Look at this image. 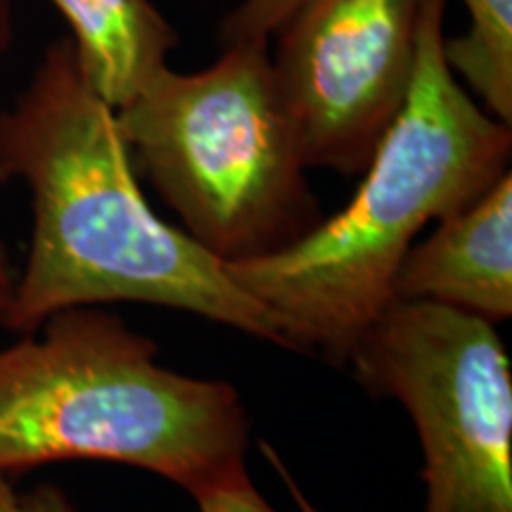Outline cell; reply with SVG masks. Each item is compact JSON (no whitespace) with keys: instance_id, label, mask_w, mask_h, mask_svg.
Here are the masks:
<instances>
[{"instance_id":"5","label":"cell","mask_w":512,"mask_h":512,"mask_svg":"<svg viewBox=\"0 0 512 512\" xmlns=\"http://www.w3.org/2000/svg\"><path fill=\"white\" fill-rule=\"evenodd\" d=\"M347 366L415 422L425 512H512V370L494 323L394 299Z\"/></svg>"},{"instance_id":"2","label":"cell","mask_w":512,"mask_h":512,"mask_svg":"<svg viewBox=\"0 0 512 512\" xmlns=\"http://www.w3.org/2000/svg\"><path fill=\"white\" fill-rule=\"evenodd\" d=\"M446 0H425L406 102L377 143L356 195L280 252L228 273L278 320L294 351L347 366L420 230L477 202L508 174L512 131L484 112L444 60Z\"/></svg>"},{"instance_id":"13","label":"cell","mask_w":512,"mask_h":512,"mask_svg":"<svg viewBox=\"0 0 512 512\" xmlns=\"http://www.w3.org/2000/svg\"><path fill=\"white\" fill-rule=\"evenodd\" d=\"M10 41V10H8V0H0V50L8 46ZM3 181V176H0ZM15 280L17 275L12 273L8 252H5L3 240H0V320H3L5 311H8L10 299H12V290H15Z\"/></svg>"},{"instance_id":"4","label":"cell","mask_w":512,"mask_h":512,"mask_svg":"<svg viewBox=\"0 0 512 512\" xmlns=\"http://www.w3.org/2000/svg\"><path fill=\"white\" fill-rule=\"evenodd\" d=\"M117 124L185 233L226 264L280 252L320 221L268 41L228 43L195 74L162 67Z\"/></svg>"},{"instance_id":"12","label":"cell","mask_w":512,"mask_h":512,"mask_svg":"<svg viewBox=\"0 0 512 512\" xmlns=\"http://www.w3.org/2000/svg\"><path fill=\"white\" fill-rule=\"evenodd\" d=\"M0 512H81L57 486L43 484L19 491L10 475L0 472Z\"/></svg>"},{"instance_id":"6","label":"cell","mask_w":512,"mask_h":512,"mask_svg":"<svg viewBox=\"0 0 512 512\" xmlns=\"http://www.w3.org/2000/svg\"><path fill=\"white\" fill-rule=\"evenodd\" d=\"M425 0H299L271 60L306 169L366 171L411 88Z\"/></svg>"},{"instance_id":"14","label":"cell","mask_w":512,"mask_h":512,"mask_svg":"<svg viewBox=\"0 0 512 512\" xmlns=\"http://www.w3.org/2000/svg\"><path fill=\"white\" fill-rule=\"evenodd\" d=\"M264 451H266V456H268V460H271V465L275 467V470L280 472V475H283V479H285V484H287V489H290V494H292V498H294V503H297V512H323V510H318L316 505L313 503H309L306 501V496L302 494V491H299V486L294 484V479H292V475L290 472L285 470L283 467V463H280V458H278V453L273 451L271 446H264Z\"/></svg>"},{"instance_id":"3","label":"cell","mask_w":512,"mask_h":512,"mask_svg":"<svg viewBox=\"0 0 512 512\" xmlns=\"http://www.w3.org/2000/svg\"><path fill=\"white\" fill-rule=\"evenodd\" d=\"M238 389L164 368L117 313L74 306L0 349V472L102 460L155 472L188 494L245 467Z\"/></svg>"},{"instance_id":"10","label":"cell","mask_w":512,"mask_h":512,"mask_svg":"<svg viewBox=\"0 0 512 512\" xmlns=\"http://www.w3.org/2000/svg\"><path fill=\"white\" fill-rule=\"evenodd\" d=\"M297 3L299 0H242L240 8L230 12L223 22V46L238 41H268Z\"/></svg>"},{"instance_id":"9","label":"cell","mask_w":512,"mask_h":512,"mask_svg":"<svg viewBox=\"0 0 512 512\" xmlns=\"http://www.w3.org/2000/svg\"><path fill=\"white\" fill-rule=\"evenodd\" d=\"M470 10L467 34L446 41L444 60L491 117L512 121V0H463Z\"/></svg>"},{"instance_id":"7","label":"cell","mask_w":512,"mask_h":512,"mask_svg":"<svg viewBox=\"0 0 512 512\" xmlns=\"http://www.w3.org/2000/svg\"><path fill=\"white\" fill-rule=\"evenodd\" d=\"M396 302H432L489 323L512 316V176L456 211L408 249Z\"/></svg>"},{"instance_id":"1","label":"cell","mask_w":512,"mask_h":512,"mask_svg":"<svg viewBox=\"0 0 512 512\" xmlns=\"http://www.w3.org/2000/svg\"><path fill=\"white\" fill-rule=\"evenodd\" d=\"M0 176L22 178L34 200L29 259L0 328L29 335L57 311L140 302L287 349L226 261L147 204L117 110L86 81L72 38L46 50L22 98L0 112Z\"/></svg>"},{"instance_id":"8","label":"cell","mask_w":512,"mask_h":512,"mask_svg":"<svg viewBox=\"0 0 512 512\" xmlns=\"http://www.w3.org/2000/svg\"><path fill=\"white\" fill-rule=\"evenodd\" d=\"M74 31L76 60L86 81L119 110L166 67L176 31L150 0H53Z\"/></svg>"},{"instance_id":"11","label":"cell","mask_w":512,"mask_h":512,"mask_svg":"<svg viewBox=\"0 0 512 512\" xmlns=\"http://www.w3.org/2000/svg\"><path fill=\"white\" fill-rule=\"evenodd\" d=\"M200 512H278L273 510L264 496L249 482L247 470L233 472L221 482H214L190 494Z\"/></svg>"}]
</instances>
